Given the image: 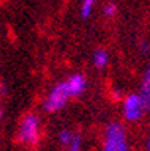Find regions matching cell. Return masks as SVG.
Masks as SVG:
<instances>
[{
  "mask_svg": "<svg viewBox=\"0 0 150 151\" xmlns=\"http://www.w3.org/2000/svg\"><path fill=\"white\" fill-rule=\"evenodd\" d=\"M69 151H81V135L75 133L69 142Z\"/></svg>",
  "mask_w": 150,
  "mask_h": 151,
  "instance_id": "30bf717a",
  "label": "cell"
},
{
  "mask_svg": "<svg viewBox=\"0 0 150 151\" xmlns=\"http://www.w3.org/2000/svg\"><path fill=\"white\" fill-rule=\"evenodd\" d=\"M65 82H66V87L71 93V97L80 96L81 93L86 91V88H87V79H86V76L81 75V73H74Z\"/></svg>",
  "mask_w": 150,
  "mask_h": 151,
  "instance_id": "5b68a950",
  "label": "cell"
},
{
  "mask_svg": "<svg viewBox=\"0 0 150 151\" xmlns=\"http://www.w3.org/2000/svg\"><path fill=\"white\" fill-rule=\"evenodd\" d=\"M128 141L125 129L119 123H113L108 126L105 132V141L102 151H128Z\"/></svg>",
  "mask_w": 150,
  "mask_h": 151,
  "instance_id": "6da1fadb",
  "label": "cell"
},
{
  "mask_svg": "<svg viewBox=\"0 0 150 151\" xmlns=\"http://www.w3.org/2000/svg\"><path fill=\"white\" fill-rule=\"evenodd\" d=\"M71 93L66 87V82H59L51 88V91L48 93L45 102H44V109L47 112H56L59 109H62L66 105V102L69 100Z\"/></svg>",
  "mask_w": 150,
  "mask_h": 151,
  "instance_id": "3957f363",
  "label": "cell"
},
{
  "mask_svg": "<svg viewBox=\"0 0 150 151\" xmlns=\"http://www.w3.org/2000/svg\"><path fill=\"white\" fill-rule=\"evenodd\" d=\"M138 96L141 97L144 109H150V64H149V68L144 73V78H143V82H141V90H140Z\"/></svg>",
  "mask_w": 150,
  "mask_h": 151,
  "instance_id": "8992f818",
  "label": "cell"
},
{
  "mask_svg": "<svg viewBox=\"0 0 150 151\" xmlns=\"http://www.w3.org/2000/svg\"><path fill=\"white\" fill-rule=\"evenodd\" d=\"M2 114H3V112H2V108H0V120H2V117H3Z\"/></svg>",
  "mask_w": 150,
  "mask_h": 151,
  "instance_id": "5bb4252c",
  "label": "cell"
},
{
  "mask_svg": "<svg viewBox=\"0 0 150 151\" xmlns=\"http://www.w3.org/2000/svg\"><path fill=\"white\" fill-rule=\"evenodd\" d=\"M147 148H149V151H150V138H149V142H147Z\"/></svg>",
  "mask_w": 150,
  "mask_h": 151,
  "instance_id": "4fadbf2b",
  "label": "cell"
},
{
  "mask_svg": "<svg viewBox=\"0 0 150 151\" xmlns=\"http://www.w3.org/2000/svg\"><path fill=\"white\" fill-rule=\"evenodd\" d=\"M141 50L147 52V50H149V48H147V44H146V42H143V45H141Z\"/></svg>",
  "mask_w": 150,
  "mask_h": 151,
  "instance_id": "7c38bea8",
  "label": "cell"
},
{
  "mask_svg": "<svg viewBox=\"0 0 150 151\" xmlns=\"http://www.w3.org/2000/svg\"><path fill=\"white\" fill-rule=\"evenodd\" d=\"M144 106L138 94H129L123 102V114L128 121H137L144 112Z\"/></svg>",
  "mask_w": 150,
  "mask_h": 151,
  "instance_id": "277c9868",
  "label": "cell"
},
{
  "mask_svg": "<svg viewBox=\"0 0 150 151\" xmlns=\"http://www.w3.org/2000/svg\"><path fill=\"white\" fill-rule=\"evenodd\" d=\"M116 12H117V8H116L114 3H107L104 6V15L105 17H114Z\"/></svg>",
  "mask_w": 150,
  "mask_h": 151,
  "instance_id": "8fae6325",
  "label": "cell"
},
{
  "mask_svg": "<svg viewBox=\"0 0 150 151\" xmlns=\"http://www.w3.org/2000/svg\"><path fill=\"white\" fill-rule=\"evenodd\" d=\"M95 3H96V0H83V3H81V17L83 18L90 17Z\"/></svg>",
  "mask_w": 150,
  "mask_h": 151,
  "instance_id": "ba28073f",
  "label": "cell"
},
{
  "mask_svg": "<svg viewBox=\"0 0 150 151\" xmlns=\"http://www.w3.org/2000/svg\"><path fill=\"white\" fill-rule=\"evenodd\" d=\"M18 141L26 145H36L39 141V118L33 114H27L20 123Z\"/></svg>",
  "mask_w": 150,
  "mask_h": 151,
  "instance_id": "7a4b0ae2",
  "label": "cell"
},
{
  "mask_svg": "<svg viewBox=\"0 0 150 151\" xmlns=\"http://www.w3.org/2000/svg\"><path fill=\"white\" fill-rule=\"evenodd\" d=\"M93 63L99 69L105 68V64L108 63V52L104 51V50H96L95 54H93Z\"/></svg>",
  "mask_w": 150,
  "mask_h": 151,
  "instance_id": "52a82bcc",
  "label": "cell"
},
{
  "mask_svg": "<svg viewBox=\"0 0 150 151\" xmlns=\"http://www.w3.org/2000/svg\"><path fill=\"white\" fill-rule=\"evenodd\" d=\"M72 136H74V133H72L71 130H68V129H63V130L59 133V141H60V144H63V145H69Z\"/></svg>",
  "mask_w": 150,
  "mask_h": 151,
  "instance_id": "9c48e42d",
  "label": "cell"
}]
</instances>
